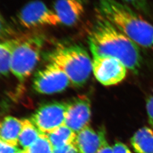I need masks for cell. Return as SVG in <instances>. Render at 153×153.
<instances>
[{"mask_svg":"<svg viewBox=\"0 0 153 153\" xmlns=\"http://www.w3.org/2000/svg\"><path fill=\"white\" fill-rule=\"evenodd\" d=\"M93 55H105L121 61L127 69L137 72L141 63L140 50L136 43L107 21L99 11L88 37Z\"/></svg>","mask_w":153,"mask_h":153,"instance_id":"6da1fadb","label":"cell"},{"mask_svg":"<svg viewBox=\"0 0 153 153\" xmlns=\"http://www.w3.org/2000/svg\"><path fill=\"white\" fill-rule=\"evenodd\" d=\"M99 13L138 45L153 47V26L117 0H98Z\"/></svg>","mask_w":153,"mask_h":153,"instance_id":"7a4b0ae2","label":"cell"},{"mask_svg":"<svg viewBox=\"0 0 153 153\" xmlns=\"http://www.w3.org/2000/svg\"><path fill=\"white\" fill-rule=\"evenodd\" d=\"M45 57L48 62L59 66L76 87L85 84L93 71V61L86 50L79 45H60Z\"/></svg>","mask_w":153,"mask_h":153,"instance_id":"3957f363","label":"cell"},{"mask_svg":"<svg viewBox=\"0 0 153 153\" xmlns=\"http://www.w3.org/2000/svg\"><path fill=\"white\" fill-rule=\"evenodd\" d=\"M40 35L22 38L11 56L10 72L20 81L30 76L39 61L44 44Z\"/></svg>","mask_w":153,"mask_h":153,"instance_id":"277c9868","label":"cell"},{"mask_svg":"<svg viewBox=\"0 0 153 153\" xmlns=\"http://www.w3.org/2000/svg\"><path fill=\"white\" fill-rule=\"evenodd\" d=\"M35 74L33 88L38 93L42 94H53L64 91L71 83L60 68L49 62Z\"/></svg>","mask_w":153,"mask_h":153,"instance_id":"5b68a950","label":"cell"},{"mask_svg":"<svg viewBox=\"0 0 153 153\" xmlns=\"http://www.w3.org/2000/svg\"><path fill=\"white\" fill-rule=\"evenodd\" d=\"M18 19L21 26L27 28L56 26L61 24L54 10L38 0L25 6L19 13Z\"/></svg>","mask_w":153,"mask_h":153,"instance_id":"8992f818","label":"cell"},{"mask_svg":"<svg viewBox=\"0 0 153 153\" xmlns=\"http://www.w3.org/2000/svg\"><path fill=\"white\" fill-rule=\"evenodd\" d=\"M66 110V102H49L40 106L31 121L41 133L47 134L65 124Z\"/></svg>","mask_w":153,"mask_h":153,"instance_id":"52a82bcc","label":"cell"},{"mask_svg":"<svg viewBox=\"0 0 153 153\" xmlns=\"http://www.w3.org/2000/svg\"><path fill=\"white\" fill-rule=\"evenodd\" d=\"M93 72L104 86L117 84L124 79L126 67L119 59L109 56L93 55Z\"/></svg>","mask_w":153,"mask_h":153,"instance_id":"ba28073f","label":"cell"},{"mask_svg":"<svg viewBox=\"0 0 153 153\" xmlns=\"http://www.w3.org/2000/svg\"><path fill=\"white\" fill-rule=\"evenodd\" d=\"M65 125L76 134L88 126L91 119V103L88 97L78 95L66 102Z\"/></svg>","mask_w":153,"mask_h":153,"instance_id":"9c48e42d","label":"cell"},{"mask_svg":"<svg viewBox=\"0 0 153 153\" xmlns=\"http://www.w3.org/2000/svg\"><path fill=\"white\" fill-rule=\"evenodd\" d=\"M53 7L61 23L67 26L76 24L85 12L82 0H56Z\"/></svg>","mask_w":153,"mask_h":153,"instance_id":"30bf717a","label":"cell"},{"mask_svg":"<svg viewBox=\"0 0 153 153\" xmlns=\"http://www.w3.org/2000/svg\"><path fill=\"white\" fill-rule=\"evenodd\" d=\"M105 140L103 130L95 131L88 126L76 134L74 144L78 153H97Z\"/></svg>","mask_w":153,"mask_h":153,"instance_id":"8fae6325","label":"cell"},{"mask_svg":"<svg viewBox=\"0 0 153 153\" xmlns=\"http://www.w3.org/2000/svg\"><path fill=\"white\" fill-rule=\"evenodd\" d=\"M23 121L11 116L0 120V141L16 147L22 131Z\"/></svg>","mask_w":153,"mask_h":153,"instance_id":"7c38bea8","label":"cell"},{"mask_svg":"<svg viewBox=\"0 0 153 153\" xmlns=\"http://www.w3.org/2000/svg\"><path fill=\"white\" fill-rule=\"evenodd\" d=\"M131 146L136 153H153V130L148 127L138 129L131 137Z\"/></svg>","mask_w":153,"mask_h":153,"instance_id":"4fadbf2b","label":"cell"},{"mask_svg":"<svg viewBox=\"0 0 153 153\" xmlns=\"http://www.w3.org/2000/svg\"><path fill=\"white\" fill-rule=\"evenodd\" d=\"M21 39H9L0 42V76H6L10 72L12 53Z\"/></svg>","mask_w":153,"mask_h":153,"instance_id":"5bb4252c","label":"cell"},{"mask_svg":"<svg viewBox=\"0 0 153 153\" xmlns=\"http://www.w3.org/2000/svg\"><path fill=\"white\" fill-rule=\"evenodd\" d=\"M46 135L53 149L62 148L74 143L76 136V133L65 124Z\"/></svg>","mask_w":153,"mask_h":153,"instance_id":"9a60e30c","label":"cell"},{"mask_svg":"<svg viewBox=\"0 0 153 153\" xmlns=\"http://www.w3.org/2000/svg\"><path fill=\"white\" fill-rule=\"evenodd\" d=\"M22 131L19 137V143L23 150L30 147L38 139L41 133L31 121L22 120Z\"/></svg>","mask_w":153,"mask_h":153,"instance_id":"2e32d148","label":"cell"},{"mask_svg":"<svg viewBox=\"0 0 153 153\" xmlns=\"http://www.w3.org/2000/svg\"><path fill=\"white\" fill-rule=\"evenodd\" d=\"M23 150L26 153H53V149L47 136L42 133L30 147Z\"/></svg>","mask_w":153,"mask_h":153,"instance_id":"e0dca14e","label":"cell"},{"mask_svg":"<svg viewBox=\"0 0 153 153\" xmlns=\"http://www.w3.org/2000/svg\"><path fill=\"white\" fill-rule=\"evenodd\" d=\"M14 34V32L9 24L0 14V42L11 39Z\"/></svg>","mask_w":153,"mask_h":153,"instance_id":"ac0fdd59","label":"cell"},{"mask_svg":"<svg viewBox=\"0 0 153 153\" xmlns=\"http://www.w3.org/2000/svg\"><path fill=\"white\" fill-rule=\"evenodd\" d=\"M133 6L139 11L146 13L148 11V6L146 0H121Z\"/></svg>","mask_w":153,"mask_h":153,"instance_id":"d6986e66","label":"cell"},{"mask_svg":"<svg viewBox=\"0 0 153 153\" xmlns=\"http://www.w3.org/2000/svg\"><path fill=\"white\" fill-rule=\"evenodd\" d=\"M53 153H78V152L74 142L64 147L53 149Z\"/></svg>","mask_w":153,"mask_h":153,"instance_id":"ffe728a7","label":"cell"},{"mask_svg":"<svg viewBox=\"0 0 153 153\" xmlns=\"http://www.w3.org/2000/svg\"><path fill=\"white\" fill-rule=\"evenodd\" d=\"M146 109L148 113V119L150 125L152 126L153 130V95L147 99Z\"/></svg>","mask_w":153,"mask_h":153,"instance_id":"44dd1931","label":"cell"},{"mask_svg":"<svg viewBox=\"0 0 153 153\" xmlns=\"http://www.w3.org/2000/svg\"><path fill=\"white\" fill-rule=\"evenodd\" d=\"M113 153H131V150L125 144L117 142L112 147Z\"/></svg>","mask_w":153,"mask_h":153,"instance_id":"7402d4cb","label":"cell"},{"mask_svg":"<svg viewBox=\"0 0 153 153\" xmlns=\"http://www.w3.org/2000/svg\"><path fill=\"white\" fill-rule=\"evenodd\" d=\"M97 153H113V150L112 148L109 146L107 140H105Z\"/></svg>","mask_w":153,"mask_h":153,"instance_id":"603a6c76","label":"cell"},{"mask_svg":"<svg viewBox=\"0 0 153 153\" xmlns=\"http://www.w3.org/2000/svg\"><path fill=\"white\" fill-rule=\"evenodd\" d=\"M17 153H26L25 152H24V150H19L18 152Z\"/></svg>","mask_w":153,"mask_h":153,"instance_id":"cb8c5ba5","label":"cell"},{"mask_svg":"<svg viewBox=\"0 0 153 153\" xmlns=\"http://www.w3.org/2000/svg\"><path fill=\"white\" fill-rule=\"evenodd\" d=\"M2 142L0 141V153H1V147H2Z\"/></svg>","mask_w":153,"mask_h":153,"instance_id":"d4e9b609","label":"cell"}]
</instances>
